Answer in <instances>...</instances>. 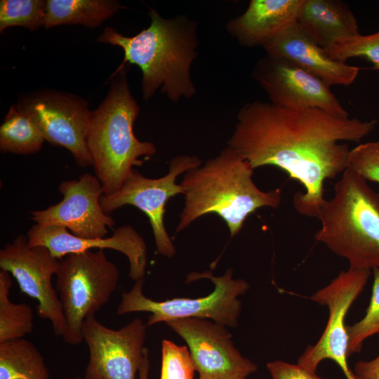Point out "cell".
Listing matches in <instances>:
<instances>
[{
	"label": "cell",
	"mask_w": 379,
	"mask_h": 379,
	"mask_svg": "<svg viewBox=\"0 0 379 379\" xmlns=\"http://www.w3.org/2000/svg\"><path fill=\"white\" fill-rule=\"evenodd\" d=\"M228 141L253 169L273 166L298 180L293 205L300 214L317 218L326 199L324 183L343 173L350 149L342 141L359 142L375 128L376 120L342 117L317 108L293 109L271 102L244 105Z\"/></svg>",
	"instance_id": "cell-1"
},
{
	"label": "cell",
	"mask_w": 379,
	"mask_h": 379,
	"mask_svg": "<svg viewBox=\"0 0 379 379\" xmlns=\"http://www.w3.org/2000/svg\"><path fill=\"white\" fill-rule=\"evenodd\" d=\"M151 22L134 36H128L107 27L97 41L121 47L124 58L112 74L126 63L136 65L142 73V93L149 100L160 89L173 102L191 99L197 93L191 78V66L199 45L197 23L185 15L164 18L150 8Z\"/></svg>",
	"instance_id": "cell-2"
},
{
	"label": "cell",
	"mask_w": 379,
	"mask_h": 379,
	"mask_svg": "<svg viewBox=\"0 0 379 379\" xmlns=\"http://www.w3.org/2000/svg\"><path fill=\"white\" fill-rule=\"evenodd\" d=\"M253 171L228 145L204 165L187 171L180 183L185 191V206L175 232L184 230L204 215L215 213L225 221L233 237L257 209L279 207L281 189L260 190L253 181Z\"/></svg>",
	"instance_id": "cell-3"
},
{
	"label": "cell",
	"mask_w": 379,
	"mask_h": 379,
	"mask_svg": "<svg viewBox=\"0 0 379 379\" xmlns=\"http://www.w3.org/2000/svg\"><path fill=\"white\" fill-rule=\"evenodd\" d=\"M125 66L115 75L109 92L97 109L91 111L87 145L93 159L95 175L104 194L117 192L134 170L141 166V157L157 152L151 142L140 141L133 124L140 107L131 93Z\"/></svg>",
	"instance_id": "cell-4"
},
{
	"label": "cell",
	"mask_w": 379,
	"mask_h": 379,
	"mask_svg": "<svg viewBox=\"0 0 379 379\" xmlns=\"http://www.w3.org/2000/svg\"><path fill=\"white\" fill-rule=\"evenodd\" d=\"M315 239L347 260L350 268L379 267V193L350 166L321 206Z\"/></svg>",
	"instance_id": "cell-5"
},
{
	"label": "cell",
	"mask_w": 379,
	"mask_h": 379,
	"mask_svg": "<svg viewBox=\"0 0 379 379\" xmlns=\"http://www.w3.org/2000/svg\"><path fill=\"white\" fill-rule=\"evenodd\" d=\"M56 291L65 317L62 338L69 345L84 341V320L94 316L116 290L119 270L103 249L71 253L61 259Z\"/></svg>",
	"instance_id": "cell-6"
},
{
	"label": "cell",
	"mask_w": 379,
	"mask_h": 379,
	"mask_svg": "<svg viewBox=\"0 0 379 379\" xmlns=\"http://www.w3.org/2000/svg\"><path fill=\"white\" fill-rule=\"evenodd\" d=\"M206 278L215 286L208 295L194 299L176 298L164 301L147 298L142 293L145 279H138L129 291L122 293L117 314L149 312L147 326L166 323L174 319L193 317L211 319L228 327L236 326L241 307L238 296L246 292L249 284L242 279H233L231 269L220 277L213 276L209 271L191 273L187 275V282Z\"/></svg>",
	"instance_id": "cell-7"
},
{
	"label": "cell",
	"mask_w": 379,
	"mask_h": 379,
	"mask_svg": "<svg viewBox=\"0 0 379 379\" xmlns=\"http://www.w3.org/2000/svg\"><path fill=\"white\" fill-rule=\"evenodd\" d=\"M16 106L35 122L51 145L68 149L80 167L93 166L87 145L91 111L85 100L70 93L41 90L19 98Z\"/></svg>",
	"instance_id": "cell-8"
},
{
	"label": "cell",
	"mask_w": 379,
	"mask_h": 379,
	"mask_svg": "<svg viewBox=\"0 0 379 379\" xmlns=\"http://www.w3.org/2000/svg\"><path fill=\"white\" fill-rule=\"evenodd\" d=\"M201 165L196 156L179 155L171 160L168 173L159 178H147L134 169L117 192L101 197V206L107 215L128 205L140 209L149 219L157 252L172 258L175 248L164 225L166 206L170 198L185 194L175 182L178 176Z\"/></svg>",
	"instance_id": "cell-9"
},
{
	"label": "cell",
	"mask_w": 379,
	"mask_h": 379,
	"mask_svg": "<svg viewBox=\"0 0 379 379\" xmlns=\"http://www.w3.org/2000/svg\"><path fill=\"white\" fill-rule=\"evenodd\" d=\"M370 275L369 270L349 268L311 296L312 300L328 307L329 317L321 338L314 345L307 347L298 364L315 372L321 361L329 359L340 367L347 379H356L347 364L348 335L345 318Z\"/></svg>",
	"instance_id": "cell-10"
},
{
	"label": "cell",
	"mask_w": 379,
	"mask_h": 379,
	"mask_svg": "<svg viewBox=\"0 0 379 379\" xmlns=\"http://www.w3.org/2000/svg\"><path fill=\"white\" fill-rule=\"evenodd\" d=\"M61 260L45 246L30 245L27 236L20 234L0 251L1 270L16 280L22 293L37 300L38 315L49 320L57 336L63 334L65 317L52 277L57 274Z\"/></svg>",
	"instance_id": "cell-11"
},
{
	"label": "cell",
	"mask_w": 379,
	"mask_h": 379,
	"mask_svg": "<svg viewBox=\"0 0 379 379\" xmlns=\"http://www.w3.org/2000/svg\"><path fill=\"white\" fill-rule=\"evenodd\" d=\"M146 329L140 318L118 330L105 326L95 316L86 319L82 335L89 360L84 379H135L147 350Z\"/></svg>",
	"instance_id": "cell-12"
},
{
	"label": "cell",
	"mask_w": 379,
	"mask_h": 379,
	"mask_svg": "<svg viewBox=\"0 0 379 379\" xmlns=\"http://www.w3.org/2000/svg\"><path fill=\"white\" fill-rule=\"evenodd\" d=\"M187 343L199 378L246 379L257 366L234 346L226 326L208 319L180 318L166 322Z\"/></svg>",
	"instance_id": "cell-13"
},
{
	"label": "cell",
	"mask_w": 379,
	"mask_h": 379,
	"mask_svg": "<svg viewBox=\"0 0 379 379\" xmlns=\"http://www.w3.org/2000/svg\"><path fill=\"white\" fill-rule=\"evenodd\" d=\"M251 75L275 105L317 108L349 117L328 84L285 59L266 54L257 61Z\"/></svg>",
	"instance_id": "cell-14"
},
{
	"label": "cell",
	"mask_w": 379,
	"mask_h": 379,
	"mask_svg": "<svg viewBox=\"0 0 379 379\" xmlns=\"http://www.w3.org/2000/svg\"><path fill=\"white\" fill-rule=\"evenodd\" d=\"M62 199L44 210L30 211V219L41 226H59L85 239L104 238L115 221L100 204L104 194L96 175L84 173L77 180H65L58 186Z\"/></svg>",
	"instance_id": "cell-15"
},
{
	"label": "cell",
	"mask_w": 379,
	"mask_h": 379,
	"mask_svg": "<svg viewBox=\"0 0 379 379\" xmlns=\"http://www.w3.org/2000/svg\"><path fill=\"white\" fill-rule=\"evenodd\" d=\"M27 237L30 245L46 247L59 260L68 254L93 248L118 251L128 259L131 279L135 281L144 278L147 266L146 244L131 225L117 228L109 237L85 239L74 235L65 227L35 224L28 230Z\"/></svg>",
	"instance_id": "cell-16"
},
{
	"label": "cell",
	"mask_w": 379,
	"mask_h": 379,
	"mask_svg": "<svg viewBox=\"0 0 379 379\" xmlns=\"http://www.w3.org/2000/svg\"><path fill=\"white\" fill-rule=\"evenodd\" d=\"M267 55L285 59L328 84L349 86L360 68L331 58L295 22L262 47Z\"/></svg>",
	"instance_id": "cell-17"
},
{
	"label": "cell",
	"mask_w": 379,
	"mask_h": 379,
	"mask_svg": "<svg viewBox=\"0 0 379 379\" xmlns=\"http://www.w3.org/2000/svg\"><path fill=\"white\" fill-rule=\"evenodd\" d=\"M302 0H251L246 10L231 19L228 33L242 46H264L296 22Z\"/></svg>",
	"instance_id": "cell-18"
},
{
	"label": "cell",
	"mask_w": 379,
	"mask_h": 379,
	"mask_svg": "<svg viewBox=\"0 0 379 379\" xmlns=\"http://www.w3.org/2000/svg\"><path fill=\"white\" fill-rule=\"evenodd\" d=\"M296 22L323 48L337 39L360 34L354 13L339 0H302Z\"/></svg>",
	"instance_id": "cell-19"
},
{
	"label": "cell",
	"mask_w": 379,
	"mask_h": 379,
	"mask_svg": "<svg viewBox=\"0 0 379 379\" xmlns=\"http://www.w3.org/2000/svg\"><path fill=\"white\" fill-rule=\"evenodd\" d=\"M120 8V2L114 0H48L44 27L79 24L94 28Z\"/></svg>",
	"instance_id": "cell-20"
},
{
	"label": "cell",
	"mask_w": 379,
	"mask_h": 379,
	"mask_svg": "<svg viewBox=\"0 0 379 379\" xmlns=\"http://www.w3.org/2000/svg\"><path fill=\"white\" fill-rule=\"evenodd\" d=\"M0 379H50L44 359L23 338L0 343Z\"/></svg>",
	"instance_id": "cell-21"
},
{
	"label": "cell",
	"mask_w": 379,
	"mask_h": 379,
	"mask_svg": "<svg viewBox=\"0 0 379 379\" xmlns=\"http://www.w3.org/2000/svg\"><path fill=\"white\" fill-rule=\"evenodd\" d=\"M46 139L38 126L27 114L11 105L0 126V151L28 155L39 152Z\"/></svg>",
	"instance_id": "cell-22"
},
{
	"label": "cell",
	"mask_w": 379,
	"mask_h": 379,
	"mask_svg": "<svg viewBox=\"0 0 379 379\" xmlns=\"http://www.w3.org/2000/svg\"><path fill=\"white\" fill-rule=\"evenodd\" d=\"M11 274L0 271V343L22 338L32 332L33 312L26 303H14L9 298Z\"/></svg>",
	"instance_id": "cell-23"
},
{
	"label": "cell",
	"mask_w": 379,
	"mask_h": 379,
	"mask_svg": "<svg viewBox=\"0 0 379 379\" xmlns=\"http://www.w3.org/2000/svg\"><path fill=\"white\" fill-rule=\"evenodd\" d=\"M46 13V1L1 0L0 32L14 26L37 30L44 26Z\"/></svg>",
	"instance_id": "cell-24"
},
{
	"label": "cell",
	"mask_w": 379,
	"mask_h": 379,
	"mask_svg": "<svg viewBox=\"0 0 379 379\" xmlns=\"http://www.w3.org/2000/svg\"><path fill=\"white\" fill-rule=\"evenodd\" d=\"M324 50L335 60L346 62L351 58L360 57L371 62L372 69L379 70V31L337 39Z\"/></svg>",
	"instance_id": "cell-25"
},
{
	"label": "cell",
	"mask_w": 379,
	"mask_h": 379,
	"mask_svg": "<svg viewBox=\"0 0 379 379\" xmlns=\"http://www.w3.org/2000/svg\"><path fill=\"white\" fill-rule=\"evenodd\" d=\"M372 295L366 314L359 321L346 326L348 335V357L361 351L363 342L368 337L379 334V267L373 270Z\"/></svg>",
	"instance_id": "cell-26"
},
{
	"label": "cell",
	"mask_w": 379,
	"mask_h": 379,
	"mask_svg": "<svg viewBox=\"0 0 379 379\" xmlns=\"http://www.w3.org/2000/svg\"><path fill=\"white\" fill-rule=\"evenodd\" d=\"M194 371L188 347L163 340L160 379H193Z\"/></svg>",
	"instance_id": "cell-27"
},
{
	"label": "cell",
	"mask_w": 379,
	"mask_h": 379,
	"mask_svg": "<svg viewBox=\"0 0 379 379\" xmlns=\"http://www.w3.org/2000/svg\"><path fill=\"white\" fill-rule=\"evenodd\" d=\"M348 166L367 181L379 183V140L350 149Z\"/></svg>",
	"instance_id": "cell-28"
},
{
	"label": "cell",
	"mask_w": 379,
	"mask_h": 379,
	"mask_svg": "<svg viewBox=\"0 0 379 379\" xmlns=\"http://www.w3.org/2000/svg\"><path fill=\"white\" fill-rule=\"evenodd\" d=\"M272 379H323L299 364L274 361L267 364Z\"/></svg>",
	"instance_id": "cell-29"
},
{
	"label": "cell",
	"mask_w": 379,
	"mask_h": 379,
	"mask_svg": "<svg viewBox=\"0 0 379 379\" xmlns=\"http://www.w3.org/2000/svg\"><path fill=\"white\" fill-rule=\"evenodd\" d=\"M352 372L356 379H379V354L372 360L357 362Z\"/></svg>",
	"instance_id": "cell-30"
},
{
	"label": "cell",
	"mask_w": 379,
	"mask_h": 379,
	"mask_svg": "<svg viewBox=\"0 0 379 379\" xmlns=\"http://www.w3.org/2000/svg\"><path fill=\"white\" fill-rule=\"evenodd\" d=\"M149 359H148V352L145 353L143 361L141 364V366L139 368V379H148V372H149Z\"/></svg>",
	"instance_id": "cell-31"
},
{
	"label": "cell",
	"mask_w": 379,
	"mask_h": 379,
	"mask_svg": "<svg viewBox=\"0 0 379 379\" xmlns=\"http://www.w3.org/2000/svg\"><path fill=\"white\" fill-rule=\"evenodd\" d=\"M63 379H84V378L77 377V378H63Z\"/></svg>",
	"instance_id": "cell-32"
},
{
	"label": "cell",
	"mask_w": 379,
	"mask_h": 379,
	"mask_svg": "<svg viewBox=\"0 0 379 379\" xmlns=\"http://www.w3.org/2000/svg\"><path fill=\"white\" fill-rule=\"evenodd\" d=\"M199 379H204V378H199ZM208 379H213V378H208Z\"/></svg>",
	"instance_id": "cell-33"
}]
</instances>
